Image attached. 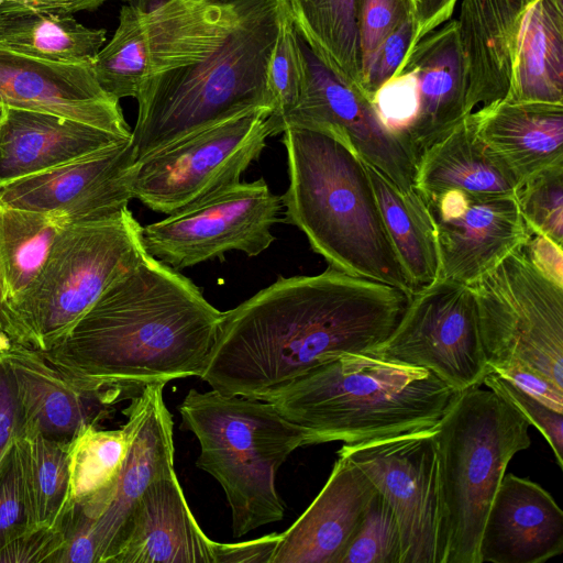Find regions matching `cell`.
Masks as SVG:
<instances>
[{"mask_svg": "<svg viewBox=\"0 0 563 563\" xmlns=\"http://www.w3.org/2000/svg\"><path fill=\"white\" fill-rule=\"evenodd\" d=\"M144 18L148 67L131 134L136 162L238 115L273 112L271 58L287 0H128Z\"/></svg>", "mask_w": 563, "mask_h": 563, "instance_id": "obj_1", "label": "cell"}, {"mask_svg": "<svg viewBox=\"0 0 563 563\" xmlns=\"http://www.w3.org/2000/svg\"><path fill=\"white\" fill-rule=\"evenodd\" d=\"M410 296L330 266L279 277L223 312L200 378L223 395L267 401L331 356L378 346Z\"/></svg>", "mask_w": 563, "mask_h": 563, "instance_id": "obj_2", "label": "cell"}, {"mask_svg": "<svg viewBox=\"0 0 563 563\" xmlns=\"http://www.w3.org/2000/svg\"><path fill=\"white\" fill-rule=\"evenodd\" d=\"M223 312L147 252L43 356L113 406L148 384L200 377Z\"/></svg>", "mask_w": 563, "mask_h": 563, "instance_id": "obj_3", "label": "cell"}, {"mask_svg": "<svg viewBox=\"0 0 563 563\" xmlns=\"http://www.w3.org/2000/svg\"><path fill=\"white\" fill-rule=\"evenodd\" d=\"M282 135L289 178L280 197L285 222L297 227L330 267L411 295L366 163L328 129L289 125Z\"/></svg>", "mask_w": 563, "mask_h": 563, "instance_id": "obj_4", "label": "cell"}, {"mask_svg": "<svg viewBox=\"0 0 563 563\" xmlns=\"http://www.w3.org/2000/svg\"><path fill=\"white\" fill-rule=\"evenodd\" d=\"M457 393L424 368L343 353L267 401L306 431L307 445L356 444L433 430Z\"/></svg>", "mask_w": 563, "mask_h": 563, "instance_id": "obj_5", "label": "cell"}, {"mask_svg": "<svg viewBox=\"0 0 563 563\" xmlns=\"http://www.w3.org/2000/svg\"><path fill=\"white\" fill-rule=\"evenodd\" d=\"M178 411L200 444L196 466L224 490L234 538L282 520L276 474L290 453L307 445L306 431L268 401L213 389L189 390Z\"/></svg>", "mask_w": 563, "mask_h": 563, "instance_id": "obj_6", "label": "cell"}, {"mask_svg": "<svg viewBox=\"0 0 563 563\" xmlns=\"http://www.w3.org/2000/svg\"><path fill=\"white\" fill-rule=\"evenodd\" d=\"M530 423L487 387L459 391L434 428L442 563H479L484 523L511 459L531 445Z\"/></svg>", "mask_w": 563, "mask_h": 563, "instance_id": "obj_7", "label": "cell"}, {"mask_svg": "<svg viewBox=\"0 0 563 563\" xmlns=\"http://www.w3.org/2000/svg\"><path fill=\"white\" fill-rule=\"evenodd\" d=\"M143 227L129 208L120 213L66 224L36 280L7 303L5 333L40 352L57 344L146 252Z\"/></svg>", "mask_w": 563, "mask_h": 563, "instance_id": "obj_8", "label": "cell"}, {"mask_svg": "<svg viewBox=\"0 0 563 563\" xmlns=\"http://www.w3.org/2000/svg\"><path fill=\"white\" fill-rule=\"evenodd\" d=\"M467 285L490 371H531L563 389V286L525 245Z\"/></svg>", "mask_w": 563, "mask_h": 563, "instance_id": "obj_9", "label": "cell"}, {"mask_svg": "<svg viewBox=\"0 0 563 563\" xmlns=\"http://www.w3.org/2000/svg\"><path fill=\"white\" fill-rule=\"evenodd\" d=\"M269 114L257 110L238 115L137 161L133 198L168 216L240 183L271 136Z\"/></svg>", "mask_w": 563, "mask_h": 563, "instance_id": "obj_10", "label": "cell"}, {"mask_svg": "<svg viewBox=\"0 0 563 563\" xmlns=\"http://www.w3.org/2000/svg\"><path fill=\"white\" fill-rule=\"evenodd\" d=\"M366 354L424 368L456 391L482 386L490 372L473 291L443 277L416 289L389 336Z\"/></svg>", "mask_w": 563, "mask_h": 563, "instance_id": "obj_11", "label": "cell"}, {"mask_svg": "<svg viewBox=\"0 0 563 563\" xmlns=\"http://www.w3.org/2000/svg\"><path fill=\"white\" fill-rule=\"evenodd\" d=\"M280 197L263 178L240 181L142 230L145 251L162 263L183 269L241 251L257 256L275 241Z\"/></svg>", "mask_w": 563, "mask_h": 563, "instance_id": "obj_12", "label": "cell"}, {"mask_svg": "<svg viewBox=\"0 0 563 563\" xmlns=\"http://www.w3.org/2000/svg\"><path fill=\"white\" fill-rule=\"evenodd\" d=\"M433 431L343 444L338 451L366 475L391 508L400 533V563L443 560Z\"/></svg>", "mask_w": 563, "mask_h": 563, "instance_id": "obj_13", "label": "cell"}, {"mask_svg": "<svg viewBox=\"0 0 563 563\" xmlns=\"http://www.w3.org/2000/svg\"><path fill=\"white\" fill-rule=\"evenodd\" d=\"M302 85L295 108L279 122L331 130L400 190L415 188L418 153L405 134L388 130L362 90L331 70L298 32Z\"/></svg>", "mask_w": 563, "mask_h": 563, "instance_id": "obj_14", "label": "cell"}, {"mask_svg": "<svg viewBox=\"0 0 563 563\" xmlns=\"http://www.w3.org/2000/svg\"><path fill=\"white\" fill-rule=\"evenodd\" d=\"M131 139L46 172L0 186V205L70 222L115 216L133 199Z\"/></svg>", "mask_w": 563, "mask_h": 563, "instance_id": "obj_15", "label": "cell"}, {"mask_svg": "<svg viewBox=\"0 0 563 563\" xmlns=\"http://www.w3.org/2000/svg\"><path fill=\"white\" fill-rule=\"evenodd\" d=\"M424 200L435 227L440 277L471 284L531 236L516 195L449 190Z\"/></svg>", "mask_w": 563, "mask_h": 563, "instance_id": "obj_16", "label": "cell"}, {"mask_svg": "<svg viewBox=\"0 0 563 563\" xmlns=\"http://www.w3.org/2000/svg\"><path fill=\"white\" fill-rule=\"evenodd\" d=\"M0 103L85 122L130 139L119 99L98 84L91 63L68 64L0 46Z\"/></svg>", "mask_w": 563, "mask_h": 563, "instance_id": "obj_17", "label": "cell"}, {"mask_svg": "<svg viewBox=\"0 0 563 563\" xmlns=\"http://www.w3.org/2000/svg\"><path fill=\"white\" fill-rule=\"evenodd\" d=\"M164 386H144L123 409L130 444L113 499L92 523L98 563H111L139 498L153 481L174 470L173 417L163 399Z\"/></svg>", "mask_w": 563, "mask_h": 563, "instance_id": "obj_18", "label": "cell"}, {"mask_svg": "<svg viewBox=\"0 0 563 563\" xmlns=\"http://www.w3.org/2000/svg\"><path fill=\"white\" fill-rule=\"evenodd\" d=\"M563 552V511L538 483L505 474L482 531L479 563H542Z\"/></svg>", "mask_w": 563, "mask_h": 563, "instance_id": "obj_19", "label": "cell"}, {"mask_svg": "<svg viewBox=\"0 0 563 563\" xmlns=\"http://www.w3.org/2000/svg\"><path fill=\"white\" fill-rule=\"evenodd\" d=\"M214 545L194 517L175 470H170L139 498L111 563H214Z\"/></svg>", "mask_w": 563, "mask_h": 563, "instance_id": "obj_20", "label": "cell"}, {"mask_svg": "<svg viewBox=\"0 0 563 563\" xmlns=\"http://www.w3.org/2000/svg\"><path fill=\"white\" fill-rule=\"evenodd\" d=\"M375 493L366 475L338 454L318 496L280 533L271 563H339Z\"/></svg>", "mask_w": 563, "mask_h": 563, "instance_id": "obj_21", "label": "cell"}, {"mask_svg": "<svg viewBox=\"0 0 563 563\" xmlns=\"http://www.w3.org/2000/svg\"><path fill=\"white\" fill-rule=\"evenodd\" d=\"M536 0H463L456 27L467 65V111L506 100Z\"/></svg>", "mask_w": 563, "mask_h": 563, "instance_id": "obj_22", "label": "cell"}, {"mask_svg": "<svg viewBox=\"0 0 563 563\" xmlns=\"http://www.w3.org/2000/svg\"><path fill=\"white\" fill-rule=\"evenodd\" d=\"M401 67L410 70L417 81L419 108L407 135L419 157L422 151L449 135L470 114L466 107L467 65L456 21L423 36Z\"/></svg>", "mask_w": 563, "mask_h": 563, "instance_id": "obj_23", "label": "cell"}, {"mask_svg": "<svg viewBox=\"0 0 563 563\" xmlns=\"http://www.w3.org/2000/svg\"><path fill=\"white\" fill-rule=\"evenodd\" d=\"M130 139L57 114L4 107L0 123V186Z\"/></svg>", "mask_w": 563, "mask_h": 563, "instance_id": "obj_24", "label": "cell"}, {"mask_svg": "<svg viewBox=\"0 0 563 563\" xmlns=\"http://www.w3.org/2000/svg\"><path fill=\"white\" fill-rule=\"evenodd\" d=\"M0 355L14 376L25 420L45 438L70 443L110 413L111 406L70 383L40 351L11 341Z\"/></svg>", "mask_w": 563, "mask_h": 563, "instance_id": "obj_25", "label": "cell"}, {"mask_svg": "<svg viewBox=\"0 0 563 563\" xmlns=\"http://www.w3.org/2000/svg\"><path fill=\"white\" fill-rule=\"evenodd\" d=\"M471 118L477 136L511 172L518 189L563 161V104L501 100Z\"/></svg>", "mask_w": 563, "mask_h": 563, "instance_id": "obj_26", "label": "cell"}, {"mask_svg": "<svg viewBox=\"0 0 563 563\" xmlns=\"http://www.w3.org/2000/svg\"><path fill=\"white\" fill-rule=\"evenodd\" d=\"M415 188L423 198L449 190L475 196L516 195L507 166L477 136L471 113L445 137L418 157Z\"/></svg>", "mask_w": 563, "mask_h": 563, "instance_id": "obj_27", "label": "cell"}, {"mask_svg": "<svg viewBox=\"0 0 563 563\" xmlns=\"http://www.w3.org/2000/svg\"><path fill=\"white\" fill-rule=\"evenodd\" d=\"M378 208L398 260L413 290L440 277L435 227L422 195L404 191L366 164Z\"/></svg>", "mask_w": 563, "mask_h": 563, "instance_id": "obj_28", "label": "cell"}, {"mask_svg": "<svg viewBox=\"0 0 563 563\" xmlns=\"http://www.w3.org/2000/svg\"><path fill=\"white\" fill-rule=\"evenodd\" d=\"M506 101L563 104V0L530 7Z\"/></svg>", "mask_w": 563, "mask_h": 563, "instance_id": "obj_29", "label": "cell"}, {"mask_svg": "<svg viewBox=\"0 0 563 563\" xmlns=\"http://www.w3.org/2000/svg\"><path fill=\"white\" fill-rule=\"evenodd\" d=\"M71 15L0 7V46L57 63H91L106 42Z\"/></svg>", "mask_w": 563, "mask_h": 563, "instance_id": "obj_30", "label": "cell"}, {"mask_svg": "<svg viewBox=\"0 0 563 563\" xmlns=\"http://www.w3.org/2000/svg\"><path fill=\"white\" fill-rule=\"evenodd\" d=\"M129 444L124 426L117 430L86 426L69 443V503L93 521L113 499Z\"/></svg>", "mask_w": 563, "mask_h": 563, "instance_id": "obj_31", "label": "cell"}, {"mask_svg": "<svg viewBox=\"0 0 563 563\" xmlns=\"http://www.w3.org/2000/svg\"><path fill=\"white\" fill-rule=\"evenodd\" d=\"M296 29L336 75L360 88L357 0H287ZM361 89V88H360Z\"/></svg>", "mask_w": 563, "mask_h": 563, "instance_id": "obj_32", "label": "cell"}, {"mask_svg": "<svg viewBox=\"0 0 563 563\" xmlns=\"http://www.w3.org/2000/svg\"><path fill=\"white\" fill-rule=\"evenodd\" d=\"M64 217L0 205V262L7 303L18 300L38 277L63 228Z\"/></svg>", "mask_w": 563, "mask_h": 563, "instance_id": "obj_33", "label": "cell"}, {"mask_svg": "<svg viewBox=\"0 0 563 563\" xmlns=\"http://www.w3.org/2000/svg\"><path fill=\"white\" fill-rule=\"evenodd\" d=\"M15 448L34 527L56 525L69 507V443L45 438L25 420Z\"/></svg>", "mask_w": 563, "mask_h": 563, "instance_id": "obj_34", "label": "cell"}, {"mask_svg": "<svg viewBox=\"0 0 563 563\" xmlns=\"http://www.w3.org/2000/svg\"><path fill=\"white\" fill-rule=\"evenodd\" d=\"M148 40L143 14L129 3L123 5L119 25L91 62L100 87L117 99L136 98L147 74Z\"/></svg>", "mask_w": 563, "mask_h": 563, "instance_id": "obj_35", "label": "cell"}, {"mask_svg": "<svg viewBox=\"0 0 563 563\" xmlns=\"http://www.w3.org/2000/svg\"><path fill=\"white\" fill-rule=\"evenodd\" d=\"M516 199L531 233L541 234L555 244L563 242V161L529 178Z\"/></svg>", "mask_w": 563, "mask_h": 563, "instance_id": "obj_36", "label": "cell"}, {"mask_svg": "<svg viewBox=\"0 0 563 563\" xmlns=\"http://www.w3.org/2000/svg\"><path fill=\"white\" fill-rule=\"evenodd\" d=\"M400 554L396 517L376 490L339 563H400Z\"/></svg>", "mask_w": 563, "mask_h": 563, "instance_id": "obj_37", "label": "cell"}, {"mask_svg": "<svg viewBox=\"0 0 563 563\" xmlns=\"http://www.w3.org/2000/svg\"><path fill=\"white\" fill-rule=\"evenodd\" d=\"M302 75L298 31L287 4L268 69V86L274 101L273 112L268 115L271 136L275 135L279 122L297 104Z\"/></svg>", "mask_w": 563, "mask_h": 563, "instance_id": "obj_38", "label": "cell"}, {"mask_svg": "<svg viewBox=\"0 0 563 563\" xmlns=\"http://www.w3.org/2000/svg\"><path fill=\"white\" fill-rule=\"evenodd\" d=\"M495 391L536 427L551 446L558 465L563 467V412H559L490 371L483 385Z\"/></svg>", "mask_w": 563, "mask_h": 563, "instance_id": "obj_39", "label": "cell"}, {"mask_svg": "<svg viewBox=\"0 0 563 563\" xmlns=\"http://www.w3.org/2000/svg\"><path fill=\"white\" fill-rule=\"evenodd\" d=\"M32 529L35 527L14 444L0 471V550Z\"/></svg>", "mask_w": 563, "mask_h": 563, "instance_id": "obj_40", "label": "cell"}, {"mask_svg": "<svg viewBox=\"0 0 563 563\" xmlns=\"http://www.w3.org/2000/svg\"><path fill=\"white\" fill-rule=\"evenodd\" d=\"M410 16H413V0H357L362 73L379 44Z\"/></svg>", "mask_w": 563, "mask_h": 563, "instance_id": "obj_41", "label": "cell"}, {"mask_svg": "<svg viewBox=\"0 0 563 563\" xmlns=\"http://www.w3.org/2000/svg\"><path fill=\"white\" fill-rule=\"evenodd\" d=\"M371 101L379 120L388 130L407 135V130L415 121L419 108L415 75L401 67L376 90Z\"/></svg>", "mask_w": 563, "mask_h": 563, "instance_id": "obj_42", "label": "cell"}, {"mask_svg": "<svg viewBox=\"0 0 563 563\" xmlns=\"http://www.w3.org/2000/svg\"><path fill=\"white\" fill-rule=\"evenodd\" d=\"M413 46L415 22L410 16L379 44L362 73L361 90L369 100L383 84L398 73Z\"/></svg>", "mask_w": 563, "mask_h": 563, "instance_id": "obj_43", "label": "cell"}, {"mask_svg": "<svg viewBox=\"0 0 563 563\" xmlns=\"http://www.w3.org/2000/svg\"><path fill=\"white\" fill-rule=\"evenodd\" d=\"M65 536L66 512L56 525L32 529L1 549L0 563H53Z\"/></svg>", "mask_w": 563, "mask_h": 563, "instance_id": "obj_44", "label": "cell"}, {"mask_svg": "<svg viewBox=\"0 0 563 563\" xmlns=\"http://www.w3.org/2000/svg\"><path fill=\"white\" fill-rule=\"evenodd\" d=\"M25 417L14 376L0 355V471L22 434Z\"/></svg>", "mask_w": 563, "mask_h": 563, "instance_id": "obj_45", "label": "cell"}, {"mask_svg": "<svg viewBox=\"0 0 563 563\" xmlns=\"http://www.w3.org/2000/svg\"><path fill=\"white\" fill-rule=\"evenodd\" d=\"M279 540L280 533L273 532L240 543L216 542L214 563H271Z\"/></svg>", "mask_w": 563, "mask_h": 563, "instance_id": "obj_46", "label": "cell"}, {"mask_svg": "<svg viewBox=\"0 0 563 563\" xmlns=\"http://www.w3.org/2000/svg\"><path fill=\"white\" fill-rule=\"evenodd\" d=\"M533 264L549 278L563 286V251L562 246L550 239L531 233L525 244Z\"/></svg>", "mask_w": 563, "mask_h": 563, "instance_id": "obj_47", "label": "cell"}, {"mask_svg": "<svg viewBox=\"0 0 563 563\" xmlns=\"http://www.w3.org/2000/svg\"><path fill=\"white\" fill-rule=\"evenodd\" d=\"M456 0H413L415 45L453 13Z\"/></svg>", "mask_w": 563, "mask_h": 563, "instance_id": "obj_48", "label": "cell"}, {"mask_svg": "<svg viewBox=\"0 0 563 563\" xmlns=\"http://www.w3.org/2000/svg\"><path fill=\"white\" fill-rule=\"evenodd\" d=\"M103 3V0H1L0 7L71 15Z\"/></svg>", "mask_w": 563, "mask_h": 563, "instance_id": "obj_49", "label": "cell"}, {"mask_svg": "<svg viewBox=\"0 0 563 563\" xmlns=\"http://www.w3.org/2000/svg\"><path fill=\"white\" fill-rule=\"evenodd\" d=\"M5 306H7V287L3 275L2 265L0 262V350L8 346L11 342L5 333L7 318H5Z\"/></svg>", "mask_w": 563, "mask_h": 563, "instance_id": "obj_50", "label": "cell"}, {"mask_svg": "<svg viewBox=\"0 0 563 563\" xmlns=\"http://www.w3.org/2000/svg\"><path fill=\"white\" fill-rule=\"evenodd\" d=\"M3 114H4V106H2V104L0 103V123H1V121H2Z\"/></svg>", "mask_w": 563, "mask_h": 563, "instance_id": "obj_51", "label": "cell"}, {"mask_svg": "<svg viewBox=\"0 0 563 563\" xmlns=\"http://www.w3.org/2000/svg\"><path fill=\"white\" fill-rule=\"evenodd\" d=\"M104 2L109 1V0H103ZM126 1V0H125Z\"/></svg>", "mask_w": 563, "mask_h": 563, "instance_id": "obj_52", "label": "cell"}, {"mask_svg": "<svg viewBox=\"0 0 563 563\" xmlns=\"http://www.w3.org/2000/svg\"><path fill=\"white\" fill-rule=\"evenodd\" d=\"M0 2H1V0H0Z\"/></svg>", "mask_w": 563, "mask_h": 563, "instance_id": "obj_53", "label": "cell"}]
</instances>
